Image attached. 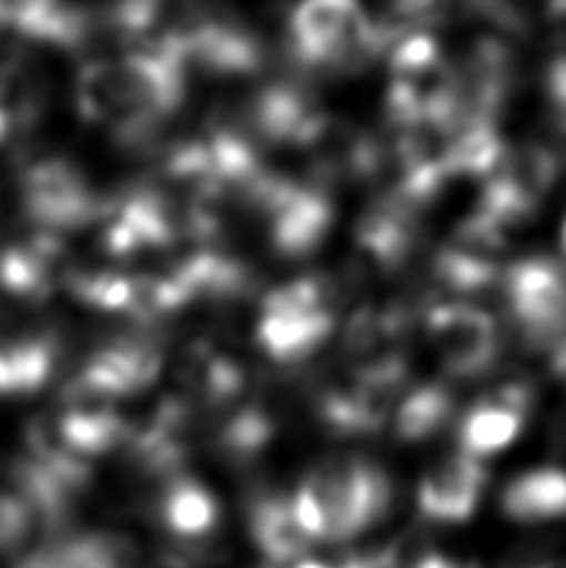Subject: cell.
Instances as JSON below:
<instances>
[{
  "label": "cell",
  "mask_w": 566,
  "mask_h": 568,
  "mask_svg": "<svg viewBox=\"0 0 566 568\" xmlns=\"http://www.w3.org/2000/svg\"><path fill=\"white\" fill-rule=\"evenodd\" d=\"M185 60L155 45H130L118 58H98L75 78L83 120L113 130L125 145H145L185 98Z\"/></svg>",
  "instance_id": "obj_1"
},
{
  "label": "cell",
  "mask_w": 566,
  "mask_h": 568,
  "mask_svg": "<svg viewBox=\"0 0 566 568\" xmlns=\"http://www.w3.org/2000/svg\"><path fill=\"white\" fill-rule=\"evenodd\" d=\"M390 481L380 466L357 456L317 464L300 484L292 509L310 541H350L382 519Z\"/></svg>",
  "instance_id": "obj_2"
},
{
  "label": "cell",
  "mask_w": 566,
  "mask_h": 568,
  "mask_svg": "<svg viewBox=\"0 0 566 568\" xmlns=\"http://www.w3.org/2000/svg\"><path fill=\"white\" fill-rule=\"evenodd\" d=\"M20 200L26 217L40 232L58 235L105 220L110 202L90 187L83 172L63 158H43L26 165L20 175Z\"/></svg>",
  "instance_id": "obj_3"
},
{
  "label": "cell",
  "mask_w": 566,
  "mask_h": 568,
  "mask_svg": "<svg viewBox=\"0 0 566 568\" xmlns=\"http://www.w3.org/2000/svg\"><path fill=\"white\" fill-rule=\"evenodd\" d=\"M163 372V352L150 339H118L98 349L68 387L113 404L145 392Z\"/></svg>",
  "instance_id": "obj_4"
},
{
  "label": "cell",
  "mask_w": 566,
  "mask_h": 568,
  "mask_svg": "<svg viewBox=\"0 0 566 568\" xmlns=\"http://www.w3.org/2000/svg\"><path fill=\"white\" fill-rule=\"evenodd\" d=\"M504 297L529 339L544 342L566 329V272L552 262L514 265L504 275Z\"/></svg>",
  "instance_id": "obj_5"
},
{
  "label": "cell",
  "mask_w": 566,
  "mask_h": 568,
  "mask_svg": "<svg viewBox=\"0 0 566 568\" xmlns=\"http://www.w3.org/2000/svg\"><path fill=\"white\" fill-rule=\"evenodd\" d=\"M429 337L457 377H477L497 359L499 337L489 314L469 304H442L429 314Z\"/></svg>",
  "instance_id": "obj_6"
},
{
  "label": "cell",
  "mask_w": 566,
  "mask_h": 568,
  "mask_svg": "<svg viewBox=\"0 0 566 568\" xmlns=\"http://www.w3.org/2000/svg\"><path fill=\"white\" fill-rule=\"evenodd\" d=\"M68 277L65 247L58 235L38 232L36 237L0 252V290L8 297L40 302L65 284Z\"/></svg>",
  "instance_id": "obj_7"
},
{
  "label": "cell",
  "mask_w": 566,
  "mask_h": 568,
  "mask_svg": "<svg viewBox=\"0 0 566 568\" xmlns=\"http://www.w3.org/2000/svg\"><path fill=\"white\" fill-rule=\"evenodd\" d=\"M484 489L479 459L454 454L439 462L420 484V509L432 521L462 524L477 509Z\"/></svg>",
  "instance_id": "obj_8"
},
{
  "label": "cell",
  "mask_w": 566,
  "mask_h": 568,
  "mask_svg": "<svg viewBox=\"0 0 566 568\" xmlns=\"http://www.w3.org/2000/svg\"><path fill=\"white\" fill-rule=\"evenodd\" d=\"M529 399V389L524 384H504L487 399H482L462 422V454L479 459L509 446L522 429Z\"/></svg>",
  "instance_id": "obj_9"
},
{
  "label": "cell",
  "mask_w": 566,
  "mask_h": 568,
  "mask_svg": "<svg viewBox=\"0 0 566 568\" xmlns=\"http://www.w3.org/2000/svg\"><path fill=\"white\" fill-rule=\"evenodd\" d=\"M158 519L180 544H198L215 531L220 506L205 484L185 474L170 476L158 499Z\"/></svg>",
  "instance_id": "obj_10"
},
{
  "label": "cell",
  "mask_w": 566,
  "mask_h": 568,
  "mask_svg": "<svg viewBox=\"0 0 566 568\" xmlns=\"http://www.w3.org/2000/svg\"><path fill=\"white\" fill-rule=\"evenodd\" d=\"M178 379L185 389V399L205 402L210 407L237 399L245 387V374L237 364L202 342L183 354Z\"/></svg>",
  "instance_id": "obj_11"
},
{
  "label": "cell",
  "mask_w": 566,
  "mask_h": 568,
  "mask_svg": "<svg viewBox=\"0 0 566 568\" xmlns=\"http://www.w3.org/2000/svg\"><path fill=\"white\" fill-rule=\"evenodd\" d=\"M250 529L260 551L277 566L302 561L312 544L287 499H257L250 511Z\"/></svg>",
  "instance_id": "obj_12"
},
{
  "label": "cell",
  "mask_w": 566,
  "mask_h": 568,
  "mask_svg": "<svg viewBox=\"0 0 566 568\" xmlns=\"http://www.w3.org/2000/svg\"><path fill=\"white\" fill-rule=\"evenodd\" d=\"M502 509L514 521L537 524L566 516V471L537 469L514 479L502 494Z\"/></svg>",
  "instance_id": "obj_13"
},
{
  "label": "cell",
  "mask_w": 566,
  "mask_h": 568,
  "mask_svg": "<svg viewBox=\"0 0 566 568\" xmlns=\"http://www.w3.org/2000/svg\"><path fill=\"white\" fill-rule=\"evenodd\" d=\"M46 108L43 80L23 60L0 63V142L36 125Z\"/></svg>",
  "instance_id": "obj_14"
},
{
  "label": "cell",
  "mask_w": 566,
  "mask_h": 568,
  "mask_svg": "<svg viewBox=\"0 0 566 568\" xmlns=\"http://www.w3.org/2000/svg\"><path fill=\"white\" fill-rule=\"evenodd\" d=\"M452 414V399L442 387H424L404 397L397 412V434L404 442H422L439 432Z\"/></svg>",
  "instance_id": "obj_15"
},
{
  "label": "cell",
  "mask_w": 566,
  "mask_h": 568,
  "mask_svg": "<svg viewBox=\"0 0 566 568\" xmlns=\"http://www.w3.org/2000/svg\"><path fill=\"white\" fill-rule=\"evenodd\" d=\"M439 63L437 43L429 36H407L397 40L392 50V70L394 78L414 75Z\"/></svg>",
  "instance_id": "obj_16"
},
{
  "label": "cell",
  "mask_w": 566,
  "mask_h": 568,
  "mask_svg": "<svg viewBox=\"0 0 566 568\" xmlns=\"http://www.w3.org/2000/svg\"><path fill=\"white\" fill-rule=\"evenodd\" d=\"M33 524V511L20 499L0 491V551H10L26 541Z\"/></svg>",
  "instance_id": "obj_17"
},
{
  "label": "cell",
  "mask_w": 566,
  "mask_h": 568,
  "mask_svg": "<svg viewBox=\"0 0 566 568\" xmlns=\"http://www.w3.org/2000/svg\"><path fill=\"white\" fill-rule=\"evenodd\" d=\"M554 369H557L559 377L566 382V337L559 342L557 354H554Z\"/></svg>",
  "instance_id": "obj_18"
},
{
  "label": "cell",
  "mask_w": 566,
  "mask_h": 568,
  "mask_svg": "<svg viewBox=\"0 0 566 568\" xmlns=\"http://www.w3.org/2000/svg\"><path fill=\"white\" fill-rule=\"evenodd\" d=\"M292 568H337V564H327V561H317V559H302Z\"/></svg>",
  "instance_id": "obj_19"
},
{
  "label": "cell",
  "mask_w": 566,
  "mask_h": 568,
  "mask_svg": "<svg viewBox=\"0 0 566 568\" xmlns=\"http://www.w3.org/2000/svg\"><path fill=\"white\" fill-rule=\"evenodd\" d=\"M564 252H566V225H564Z\"/></svg>",
  "instance_id": "obj_20"
}]
</instances>
